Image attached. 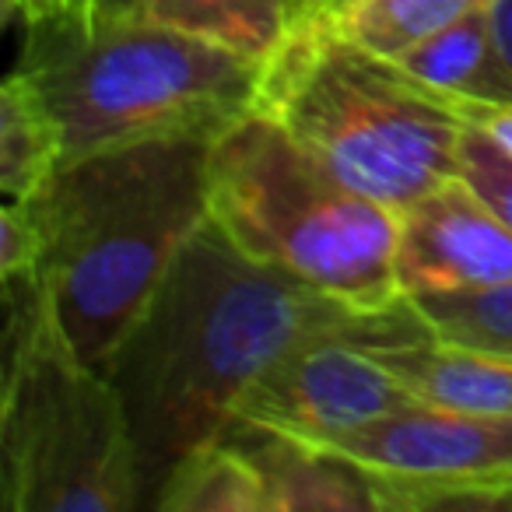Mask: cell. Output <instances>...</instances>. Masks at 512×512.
Segmentation results:
<instances>
[{"label": "cell", "instance_id": "52a82bcc", "mask_svg": "<svg viewBox=\"0 0 512 512\" xmlns=\"http://www.w3.org/2000/svg\"><path fill=\"white\" fill-rule=\"evenodd\" d=\"M320 446L365 470L379 512L512 509V418L414 400Z\"/></svg>", "mask_w": 512, "mask_h": 512}, {"label": "cell", "instance_id": "d6986e66", "mask_svg": "<svg viewBox=\"0 0 512 512\" xmlns=\"http://www.w3.org/2000/svg\"><path fill=\"white\" fill-rule=\"evenodd\" d=\"M463 123L488 134L502 151L512 155V99L509 102H481V99H442Z\"/></svg>", "mask_w": 512, "mask_h": 512}, {"label": "cell", "instance_id": "7c38bea8", "mask_svg": "<svg viewBox=\"0 0 512 512\" xmlns=\"http://www.w3.org/2000/svg\"><path fill=\"white\" fill-rule=\"evenodd\" d=\"M390 64L439 99H512V74L498 53L488 11H477L432 32L421 43L397 53Z\"/></svg>", "mask_w": 512, "mask_h": 512}, {"label": "cell", "instance_id": "2e32d148", "mask_svg": "<svg viewBox=\"0 0 512 512\" xmlns=\"http://www.w3.org/2000/svg\"><path fill=\"white\" fill-rule=\"evenodd\" d=\"M488 8L491 0H344L316 15L348 43L369 50L372 57L393 60L432 32Z\"/></svg>", "mask_w": 512, "mask_h": 512}, {"label": "cell", "instance_id": "7a4b0ae2", "mask_svg": "<svg viewBox=\"0 0 512 512\" xmlns=\"http://www.w3.org/2000/svg\"><path fill=\"white\" fill-rule=\"evenodd\" d=\"M207 137H162L78 155L29 200L43 253L36 278L67 348L106 365L200 232Z\"/></svg>", "mask_w": 512, "mask_h": 512}, {"label": "cell", "instance_id": "603a6c76", "mask_svg": "<svg viewBox=\"0 0 512 512\" xmlns=\"http://www.w3.org/2000/svg\"><path fill=\"white\" fill-rule=\"evenodd\" d=\"M337 4H344V0H309L302 11H323V8H337Z\"/></svg>", "mask_w": 512, "mask_h": 512}, {"label": "cell", "instance_id": "ffe728a7", "mask_svg": "<svg viewBox=\"0 0 512 512\" xmlns=\"http://www.w3.org/2000/svg\"><path fill=\"white\" fill-rule=\"evenodd\" d=\"M95 8V0H4V15L18 18V22L29 29V25L50 22V18H64L74 11Z\"/></svg>", "mask_w": 512, "mask_h": 512}, {"label": "cell", "instance_id": "ba28073f", "mask_svg": "<svg viewBox=\"0 0 512 512\" xmlns=\"http://www.w3.org/2000/svg\"><path fill=\"white\" fill-rule=\"evenodd\" d=\"M407 404L414 397L358 337H320L288 351L256 379L235 404L232 421L327 442Z\"/></svg>", "mask_w": 512, "mask_h": 512}, {"label": "cell", "instance_id": "ac0fdd59", "mask_svg": "<svg viewBox=\"0 0 512 512\" xmlns=\"http://www.w3.org/2000/svg\"><path fill=\"white\" fill-rule=\"evenodd\" d=\"M456 176L467 179L512 228V155L502 151L488 134L463 123L460 137V169Z\"/></svg>", "mask_w": 512, "mask_h": 512}, {"label": "cell", "instance_id": "44dd1931", "mask_svg": "<svg viewBox=\"0 0 512 512\" xmlns=\"http://www.w3.org/2000/svg\"><path fill=\"white\" fill-rule=\"evenodd\" d=\"M491 32H495L498 53H502L505 67L512 74V0H491Z\"/></svg>", "mask_w": 512, "mask_h": 512}, {"label": "cell", "instance_id": "277c9868", "mask_svg": "<svg viewBox=\"0 0 512 512\" xmlns=\"http://www.w3.org/2000/svg\"><path fill=\"white\" fill-rule=\"evenodd\" d=\"M256 109L334 179L397 214L460 169V116L316 11H299L260 64Z\"/></svg>", "mask_w": 512, "mask_h": 512}, {"label": "cell", "instance_id": "9a60e30c", "mask_svg": "<svg viewBox=\"0 0 512 512\" xmlns=\"http://www.w3.org/2000/svg\"><path fill=\"white\" fill-rule=\"evenodd\" d=\"M155 512H264V481L239 439L218 435L169 470Z\"/></svg>", "mask_w": 512, "mask_h": 512}, {"label": "cell", "instance_id": "7402d4cb", "mask_svg": "<svg viewBox=\"0 0 512 512\" xmlns=\"http://www.w3.org/2000/svg\"><path fill=\"white\" fill-rule=\"evenodd\" d=\"M99 11H113V15H123V11H134L137 0H95Z\"/></svg>", "mask_w": 512, "mask_h": 512}, {"label": "cell", "instance_id": "6da1fadb", "mask_svg": "<svg viewBox=\"0 0 512 512\" xmlns=\"http://www.w3.org/2000/svg\"><path fill=\"white\" fill-rule=\"evenodd\" d=\"M418 330L407 299L379 313L355 309L256 264L207 218L102 365L123 400L144 509L183 456L225 435L242 393L288 351L320 337L372 344Z\"/></svg>", "mask_w": 512, "mask_h": 512}, {"label": "cell", "instance_id": "30bf717a", "mask_svg": "<svg viewBox=\"0 0 512 512\" xmlns=\"http://www.w3.org/2000/svg\"><path fill=\"white\" fill-rule=\"evenodd\" d=\"M365 348L421 404L512 418V355L442 341L428 330L397 341H372Z\"/></svg>", "mask_w": 512, "mask_h": 512}, {"label": "cell", "instance_id": "9c48e42d", "mask_svg": "<svg viewBox=\"0 0 512 512\" xmlns=\"http://www.w3.org/2000/svg\"><path fill=\"white\" fill-rule=\"evenodd\" d=\"M502 281H512V228L467 179H446L400 211L397 288L404 299Z\"/></svg>", "mask_w": 512, "mask_h": 512}, {"label": "cell", "instance_id": "3957f363", "mask_svg": "<svg viewBox=\"0 0 512 512\" xmlns=\"http://www.w3.org/2000/svg\"><path fill=\"white\" fill-rule=\"evenodd\" d=\"M15 71L64 134L67 162L162 137L218 141L256 109L260 64L137 11H74L25 29Z\"/></svg>", "mask_w": 512, "mask_h": 512}, {"label": "cell", "instance_id": "8fae6325", "mask_svg": "<svg viewBox=\"0 0 512 512\" xmlns=\"http://www.w3.org/2000/svg\"><path fill=\"white\" fill-rule=\"evenodd\" d=\"M253 456L264 481V512H379L358 463L320 442L253 425L225 428Z\"/></svg>", "mask_w": 512, "mask_h": 512}, {"label": "cell", "instance_id": "8992f818", "mask_svg": "<svg viewBox=\"0 0 512 512\" xmlns=\"http://www.w3.org/2000/svg\"><path fill=\"white\" fill-rule=\"evenodd\" d=\"M207 207L256 264L365 313L404 302L400 214L334 179L260 109L211 144Z\"/></svg>", "mask_w": 512, "mask_h": 512}, {"label": "cell", "instance_id": "4fadbf2b", "mask_svg": "<svg viewBox=\"0 0 512 512\" xmlns=\"http://www.w3.org/2000/svg\"><path fill=\"white\" fill-rule=\"evenodd\" d=\"M67 162L64 134L22 71L11 67L0 88V190L4 204L36 200Z\"/></svg>", "mask_w": 512, "mask_h": 512}, {"label": "cell", "instance_id": "5b68a950", "mask_svg": "<svg viewBox=\"0 0 512 512\" xmlns=\"http://www.w3.org/2000/svg\"><path fill=\"white\" fill-rule=\"evenodd\" d=\"M0 484L8 512L144 509L137 449L106 369L67 348L36 271L4 278Z\"/></svg>", "mask_w": 512, "mask_h": 512}, {"label": "cell", "instance_id": "5bb4252c", "mask_svg": "<svg viewBox=\"0 0 512 512\" xmlns=\"http://www.w3.org/2000/svg\"><path fill=\"white\" fill-rule=\"evenodd\" d=\"M137 15L264 64L292 29L295 0H137Z\"/></svg>", "mask_w": 512, "mask_h": 512}, {"label": "cell", "instance_id": "cb8c5ba5", "mask_svg": "<svg viewBox=\"0 0 512 512\" xmlns=\"http://www.w3.org/2000/svg\"><path fill=\"white\" fill-rule=\"evenodd\" d=\"M306 4H309V0H295V8H299V11L306 8Z\"/></svg>", "mask_w": 512, "mask_h": 512}, {"label": "cell", "instance_id": "e0dca14e", "mask_svg": "<svg viewBox=\"0 0 512 512\" xmlns=\"http://www.w3.org/2000/svg\"><path fill=\"white\" fill-rule=\"evenodd\" d=\"M428 334L467 348L512 355V281L477 292L407 299Z\"/></svg>", "mask_w": 512, "mask_h": 512}]
</instances>
